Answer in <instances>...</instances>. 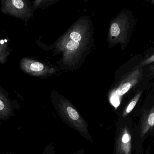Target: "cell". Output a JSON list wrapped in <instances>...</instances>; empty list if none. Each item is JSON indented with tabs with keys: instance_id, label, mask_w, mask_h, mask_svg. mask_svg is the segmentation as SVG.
Returning <instances> with one entry per match:
<instances>
[{
	"instance_id": "cell-11",
	"label": "cell",
	"mask_w": 154,
	"mask_h": 154,
	"mask_svg": "<svg viewBox=\"0 0 154 154\" xmlns=\"http://www.w3.org/2000/svg\"><path fill=\"white\" fill-rule=\"evenodd\" d=\"M70 38L72 40L79 42L82 39V36L78 32H73L70 34Z\"/></svg>"
},
{
	"instance_id": "cell-12",
	"label": "cell",
	"mask_w": 154,
	"mask_h": 154,
	"mask_svg": "<svg viewBox=\"0 0 154 154\" xmlns=\"http://www.w3.org/2000/svg\"><path fill=\"white\" fill-rule=\"evenodd\" d=\"M131 140V136L128 133H125L122 137V142L124 144L128 143Z\"/></svg>"
},
{
	"instance_id": "cell-14",
	"label": "cell",
	"mask_w": 154,
	"mask_h": 154,
	"mask_svg": "<svg viewBox=\"0 0 154 154\" xmlns=\"http://www.w3.org/2000/svg\"><path fill=\"white\" fill-rule=\"evenodd\" d=\"M4 41H3V40H2V41H1V44H3V43H4Z\"/></svg>"
},
{
	"instance_id": "cell-1",
	"label": "cell",
	"mask_w": 154,
	"mask_h": 154,
	"mask_svg": "<svg viewBox=\"0 0 154 154\" xmlns=\"http://www.w3.org/2000/svg\"><path fill=\"white\" fill-rule=\"evenodd\" d=\"M56 110L59 117L63 122L75 129L91 142L92 141L87 123L74 108L67 103L62 102L57 105Z\"/></svg>"
},
{
	"instance_id": "cell-13",
	"label": "cell",
	"mask_w": 154,
	"mask_h": 154,
	"mask_svg": "<svg viewBox=\"0 0 154 154\" xmlns=\"http://www.w3.org/2000/svg\"><path fill=\"white\" fill-rule=\"evenodd\" d=\"M84 154L83 152H82V150H80V151H77V152H76V153H74V154Z\"/></svg>"
},
{
	"instance_id": "cell-2",
	"label": "cell",
	"mask_w": 154,
	"mask_h": 154,
	"mask_svg": "<svg viewBox=\"0 0 154 154\" xmlns=\"http://www.w3.org/2000/svg\"><path fill=\"white\" fill-rule=\"evenodd\" d=\"M15 107L11 102L4 95L0 94V124L15 115Z\"/></svg>"
},
{
	"instance_id": "cell-5",
	"label": "cell",
	"mask_w": 154,
	"mask_h": 154,
	"mask_svg": "<svg viewBox=\"0 0 154 154\" xmlns=\"http://www.w3.org/2000/svg\"><path fill=\"white\" fill-rule=\"evenodd\" d=\"M111 35L112 36L117 37L120 33V29L119 27V25L117 23H114L112 25L110 29Z\"/></svg>"
},
{
	"instance_id": "cell-8",
	"label": "cell",
	"mask_w": 154,
	"mask_h": 154,
	"mask_svg": "<svg viewBox=\"0 0 154 154\" xmlns=\"http://www.w3.org/2000/svg\"><path fill=\"white\" fill-rule=\"evenodd\" d=\"M146 122H147L148 127H153L154 125V110H152L149 112L147 119H146Z\"/></svg>"
},
{
	"instance_id": "cell-6",
	"label": "cell",
	"mask_w": 154,
	"mask_h": 154,
	"mask_svg": "<svg viewBox=\"0 0 154 154\" xmlns=\"http://www.w3.org/2000/svg\"><path fill=\"white\" fill-rule=\"evenodd\" d=\"M79 46V42H76L73 40H70L66 45V48L70 51L76 50Z\"/></svg>"
},
{
	"instance_id": "cell-7",
	"label": "cell",
	"mask_w": 154,
	"mask_h": 154,
	"mask_svg": "<svg viewBox=\"0 0 154 154\" xmlns=\"http://www.w3.org/2000/svg\"><path fill=\"white\" fill-rule=\"evenodd\" d=\"M12 6L17 9H22L25 6L24 2L21 0H13L10 2Z\"/></svg>"
},
{
	"instance_id": "cell-4",
	"label": "cell",
	"mask_w": 154,
	"mask_h": 154,
	"mask_svg": "<svg viewBox=\"0 0 154 154\" xmlns=\"http://www.w3.org/2000/svg\"><path fill=\"white\" fill-rule=\"evenodd\" d=\"M131 85L130 83H126L120 86L118 91L119 95L122 96L127 92L131 88Z\"/></svg>"
},
{
	"instance_id": "cell-9",
	"label": "cell",
	"mask_w": 154,
	"mask_h": 154,
	"mask_svg": "<svg viewBox=\"0 0 154 154\" xmlns=\"http://www.w3.org/2000/svg\"><path fill=\"white\" fill-rule=\"evenodd\" d=\"M42 154H55L54 149L52 143L47 146Z\"/></svg>"
},
{
	"instance_id": "cell-3",
	"label": "cell",
	"mask_w": 154,
	"mask_h": 154,
	"mask_svg": "<svg viewBox=\"0 0 154 154\" xmlns=\"http://www.w3.org/2000/svg\"><path fill=\"white\" fill-rule=\"evenodd\" d=\"M29 68L31 71L34 72H41L45 68L44 65L38 62H33L30 64Z\"/></svg>"
},
{
	"instance_id": "cell-10",
	"label": "cell",
	"mask_w": 154,
	"mask_h": 154,
	"mask_svg": "<svg viewBox=\"0 0 154 154\" xmlns=\"http://www.w3.org/2000/svg\"><path fill=\"white\" fill-rule=\"evenodd\" d=\"M137 100L135 99V100H133L129 104L127 107V109H126V112L124 113V115L128 114L133 110L134 107L136 106V104H137Z\"/></svg>"
}]
</instances>
